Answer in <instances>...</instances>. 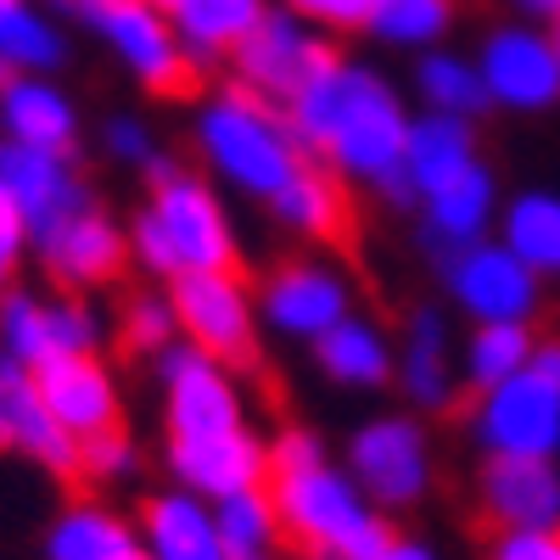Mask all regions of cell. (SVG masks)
<instances>
[{
	"mask_svg": "<svg viewBox=\"0 0 560 560\" xmlns=\"http://www.w3.org/2000/svg\"><path fill=\"white\" fill-rule=\"evenodd\" d=\"M140 549V533L124 510H113L102 493L68 499L51 527H45V560H129Z\"/></svg>",
	"mask_w": 560,
	"mask_h": 560,
	"instance_id": "obj_26",
	"label": "cell"
},
{
	"mask_svg": "<svg viewBox=\"0 0 560 560\" xmlns=\"http://www.w3.org/2000/svg\"><path fill=\"white\" fill-rule=\"evenodd\" d=\"M280 7H292L298 18H308L314 28H325L331 39H348V34L370 28V18H376L382 0H280Z\"/></svg>",
	"mask_w": 560,
	"mask_h": 560,
	"instance_id": "obj_36",
	"label": "cell"
},
{
	"mask_svg": "<svg viewBox=\"0 0 560 560\" xmlns=\"http://www.w3.org/2000/svg\"><path fill=\"white\" fill-rule=\"evenodd\" d=\"M533 325L527 319H488V325H471V337L459 348V382L465 393H488L499 387L504 376H516V370L533 359Z\"/></svg>",
	"mask_w": 560,
	"mask_h": 560,
	"instance_id": "obj_30",
	"label": "cell"
},
{
	"mask_svg": "<svg viewBox=\"0 0 560 560\" xmlns=\"http://www.w3.org/2000/svg\"><path fill=\"white\" fill-rule=\"evenodd\" d=\"M168 298H174V319H179L185 342L253 376L258 348H264V319H258V292L242 275V264L179 275V280H168Z\"/></svg>",
	"mask_w": 560,
	"mask_h": 560,
	"instance_id": "obj_10",
	"label": "cell"
},
{
	"mask_svg": "<svg viewBox=\"0 0 560 560\" xmlns=\"http://www.w3.org/2000/svg\"><path fill=\"white\" fill-rule=\"evenodd\" d=\"M23 258H28V242H23V236H7V230H0V298H7V292L18 287Z\"/></svg>",
	"mask_w": 560,
	"mask_h": 560,
	"instance_id": "obj_38",
	"label": "cell"
},
{
	"mask_svg": "<svg viewBox=\"0 0 560 560\" xmlns=\"http://www.w3.org/2000/svg\"><path fill=\"white\" fill-rule=\"evenodd\" d=\"M113 342L129 359H158L168 342H179V319H174L168 287H158V280H147V287H124V298L113 308Z\"/></svg>",
	"mask_w": 560,
	"mask_h": 560,
	"instance_id": "obj_32",
	"label": "cell"
},
{
	"mask_svg": "<svg viewBox=\"0 0 560 560\" xmlns=\"http://www.w3.org/2000/svg\"><path fill=\"white\" fill-rule=\"evenodd\" d=\"M0 140L45 152H79L84 118L79 102L57 84V73H18L0 84Z\"/></svg>",
	"mask_w": 560,
	"mask_h": 560,
	"instance_id": "obj_23",
	"label": "cell"
},
{
	"mask_svg": "<svg viewBox=\"0 0 560 560\" xmlns=\"http://www.w3.org/2000/svg\"><path fill=\"white\" fill-rule=\"evenodd\" d=\"M140 477V448L124 427H107L96 438L79 443V459H73V482L84 488H124Z\"/></svg>",
	"mask_w": 560,
	"mask_h": 560,
	"instance_id": "obj_34",
	"label": "cell"
},
{
	"mask_svg": "<svg viewBox=\"0 0 560 560\" xmlns=\"http://www.w3.org/2000/svg\"><path fill=\"white\" fill-rule=\"evenodd\" d=\"M124 224H129V264L147 280H158V287H168L179 275L242 264V236L219 185L179 158L147 174V197Z\"/></svg>",
	"mask_w": 560,
	"mask_h": 560,
	"instance_id": "obj_5",
	"label": "cell"
},
{
	"mask_svg": "<svg viewBox=\"0 0 560 560\" xmlns=\"http://www.w3.org/2000/svg\"><path fill=\"white\" fill-rule=\"evenodd\" d=\"M376 560H438V549H432V544H420V538H404V533H393V544H387Z\"/></svg>",
	"mask_w": 560,
	"mask_h": 560,
	"instance_id": "obj_39",
	"label": "cell"
},
{
	"mask_svg": "<svg viewBox=\"0 0 560 560\" xmlns=\"http://www.w3.org/2000/svg\"><path fill=\"white\" fill-rule=\"evenodd\" d=\"M113 342V314L90 292H62V287H18L0 298V348L18 353L28 370L68 359V353H107Z\"/></svg>",
	"mask_w": 560,
	"mask_h": 560,
	"instance_id": "obj_7",
	"label": "cell"
},
{
	"mask_svg": "<svg viewBox=\"0 0 560 560\" xmlns=\"http://www.w3.org/2000/svg\"><path fill=\"white\" fill-rule=\"evenodd\" d=\"M135 533H140V555H152V560H224L213 499L179 488V482L140 499Z\"/></svg>",
	"mask_w": 560,
	"mask_h": 560,
	"instance_id": "obj_22",
	"label": "cell"
},
{
	"mask_svg": "<svg viewBox=\"0 0 560 560\" xmlns=\"http://www.w3.org/2000/svg\"><path fill=\"white\" fill-rule=\"evenodd\" d=\"M102 158L147 179V174H158V168L168 163V147H163L158 129L140 118V113H113V118L102 124Z\"/></svg>",
	"mask_w": 560,
	"mask_h": 560,
	"instance_id": "obj_35",
	"label": "cell"
},
{
	"mask_svg": "<svg viewBox=\"0 0 560 560\" xmlns=\"http://www.w3.org/2000/svg\"><path fill=\"white\" fill-rule=\"evenodd\" d=\"M409 219H415V242L427 247L432 264L448 258V253H459V247H471V242H482L488 230H493V219H499L493 168L477 158L471 168H459L454 179L432 185V191L409 208Z\"/></svg>",
	"mask_w": 560,
	"mask_h": 560,
	"instance_id": "obj_19",
	"label": "cell"
},
{
	"mask_svg": "<svg viewBox=\"0 0 560 560\" xmlns=\"http://www.w3.org/2000/svg\"><path fill=\"white\" fill-rule=\"evenodd\" d=\"M51 7L68 28L96 39L147 96H197L202 90V73L191 68L158 0H51Z\"/></svg>",
	"mask_w": 560,
	"mask_h": 560,
	"instance_id": "obj_6",
	"label": "cell"
},
{
	"mask_svg": "<svg viewBox=\"0 0 560 560\" xmlns=\"http://www.w3.org/2000/svg\"><path fill=\"white\" fill-rule=\"evenodd\" d=\"M454 28V0H382L370 18V39H382L387 51H432Z\"/></svg>",
	"mask_w": 560,
	"mask_h": 560,
	"instance_id": "obj_33",
	"label": "cell"
},
{
	"mask_svg": "<svg viewBox=\"0 0 560 560\" xmlns=\"http://www.w3.org/2000/svg\"><path fill=\"white\" fill-rule=\"evenodd\" d=\"M68 62V23L51 0H0V84L18 73H57Z\"/></svg>",
	"mask_w": 560,
	"mask_h": 560,
	"instance_id": "obj_27",
	"label": "cell"
},
{
	"mask_svg": "<svg viewBox=\"0 0 560 560\" xmlns=\"http://www.w3.org/2000/svg\"><path fill=\"white\" fill-rule=\"evenodd\" d=\"M438 275H443L448 303L471 325H488V319H527L533 325L544 308V275L527 269L499 236H482L471 247L438 258Z\"/></svg>",
	"mask_w": 560,
	"mask_h": 560,
	"instance_id": "obj_14",
	"label": "cell"
},
{
	"mask_svg": "<svg viewBox=\"0 0 560 560\" xmlns=\"http://www.w3.org/2000/svg\"><path fill=\"white\" fill-rule=\"evenodd\" d=\"M269 0H158V12L174 23L185 57H191V68L208 79L224 73L230 51L247 39V28L264 18Z\"/></svg>",
	"mask_w": 560,
	"mask_h": 560,
	"instance_id": "obj_24",
	"label": "cell"
},
{
	"mask_svg": "<svg viewBox=\"0 0 560 560\" xmlns=\"http://www.w3.org/2000/svg\"><path fill=\"white\" fill-rule=\"evenodd\" d=\"M213 516H219L224 560H287L292 555L287 533H280L269 488H242V493L213 499Z\"/></svg>",
	"mask_w": 560,
	"mask_h": 560,
	"instance_id": "obj_29",
	"label": "cell"
},
{
	"mask_svg": "<svg viewBox=\"0 0 560 560\" xmlns=\"http://www.w3.org/2000/svg\"><path fill=\"white\" fill-rule=\"evenodd\" d=\"M549 45H555V62H560V23H549Z\"/></svg>",
	"mask_w": 560,
	"mask_h": 560,
	"instance_id": "obj_41",
	"label": "cell"
},
{
	"mask_svg": "<svg viewBox=\"0 0 560 560\" xmlns=\"http://www.w3.org/2000/svg\"><path fill=\"white\" fill-rule=\"evenodd\" d=\"M471 504L482 533L560 527V465L544 454H482Z\"/></svg>",
	"mask_w": 560,
	"mask_h": 560,
	"instance_id": "obj_15",
	"label": "cell"
},
{
	"mask_svg": "<svg viewBox=\"0 0 560 560\" xmlns=\"http://www.w3.org/2000/svg\"><path fill=\"white\" fill-rule=\"evenodd\" d=\"M129 560H152V555H140V549H135V555H129Z\"/></svg>",
	"mask_w": 560,
	"mask_h": 560,
	"instance_id": "obj_42",
	"label": "cell"
},
{
	"mask_svg": "<svg viewBox=\"0 0 560 560\" xmlns=\"http://www.w3.org/2000/svg\"><path fill=\"white\" fill-rule=\"evenodd\" d=\"M393 331L376 319L353 308L348 319H337L331 331L314 342V364L325 382H337L348 393H376V387H393Z\"/></svg>",
	"mask_w": 560,
	"mask_h": 560,
	"instance_id": "obj_25",
	"label": "cell"
},
{
	"mask_svg": "<svg viewBox=\"0 0 560 560\" xmlns=\"http://www.w3.org/2000/svg\"><path fill=\"white\" fill-rule=\"evenodd\" d=\"M477 163V124L471 118H454V113H409V135H404V163H398V185L387 208L409 213L432 185L454 179L459 168Z\"/></svg>",
	"mask_w": 560,
	"mask_h": 560,
	"instance_id": "obj_21",
	"label": "cell"
},
{
	"mask_svg": "<svg viewBox=\"0 0 560 560\" xmlns=\"http://www.w3.org/2000/svg\"><path fill=\"white\" fill-rule=\"evenodd\" d=\"M287 549L298 560H376L393 544L387 510L370 504L342 459L308 427L269 432V477H264Z\"/></svg>",
	"mask_w": 560,
	"mask_h": 560,
	"instance_id": "obj_3",
	"label": "cell"
},
{
	"mask_svg": "<svg viewBox=\"0 0 560 560\" xmlns=\"http://www.w3.org/2000/svg\"><path fill=\"white\" fill-rule=\"evenodd\" d=\"M34 382L45 393V409L57 415V427L84 443L107 427H124V387L118 370L107 364V353H68L34 370Z\"/></svg>",
	"mask_w": 560,
	"mask_h": 560,
	"instance_id": "obj_20",
	"label": "cell"
},
{
	"mask_svg": "<svg viewBox=\"0 0 560 560\" xmlns=\"http://www.w3.org/2000/svg\"><path fill=\"white\" fill-rule=\"evenodd\" d=\"M287 118L308 147V158H319L342 185L370 191L387 208L398 185V163H404L409 107H404V90L376 62L337 51L287 102Z\"/></svg>",
	"mask_w": 560,
	"mask_h": 560,
	"instance_id": "obj_2",
	"label": "cell"
},
{
	"mask_svg": "<svg viewBox=\"0 0 560 560\" xmlns=\"http://www.w3.org/2000/svg\"><path fill=\"white\" fill-rule=\"evenodd\" d=\"M331 57H337L331 34L314 28L308 18H298L292 7H280V0H269L264 18L247 28V39L230 51L219 79H236L242 90H253V96L287 107Z\"/></svg>",
	"mask_w": 560,
	"mask_h": 560,
	"instance_id": "obj_11",
	"label": "cell"
},
{
	"mask_svg": "<svg viewBox=\"0 0 560 560\" xmlns=\"http://www.w3.org/2000/svg\"><path fill=\"white\" fill-rule=\"evenodd\" d=\"M163 393V465L179 488L224 499L264 488L269 477V432H258L247 404V370L224 364L191 342H168L158 359Z\"/></svg>",
	"mask_w": 560,
	"mask_h": 560,
	"instance_id": "obj_1",
	"label": "cell"
},
{
	"mask_svg": "<svg viewBox=\"0 0 560 560\" xmlns=\"http://www.w3.org/2000/svg\"><path fill=\"white\" fill-rule=\"evenodd\" d=\"M0 454H18L51 477H73V459H79V443L45 409L34 370L7 348H0Z\"/></svg>",
	"mask_w": 560,
	"mask_h": 560,
	"instance_id": "obj_18",
	"label": "cell"
},
{
	"mask_svg": "<svg viewBox=\"0 0 560 560\" xmlns=\"http://www.w3.org/2000/svg\"><path fill=\"white\" fill-rule=\"evenodd\" d=\"M393 387L404 393V404L415 415H448L465 398L459 382V353L448 337V314L438 303H415L398 331H393Z\"/></svg>",
	"mask_w": 560,
	"mask_h": 560,
	"instance_id": "obj_16",
	"label": "cell"
},
{
	"mask_svg": "<svg viewBox=\"0 0 560 560\" xmlns=\"http://www.w3.org/2000/svg\"><path fill=\"white\" fill-rule=\"evenodd\" d=\"M488 560H560V527H527V533H493Z\"/></svg>",
	"mask_w": 560,
	"mask_h": 560,
	"instance_id": "obj_37",
	"label": "cell"
},
{
	"mask_svg": "<svg viewBox=\"0 0 560 560\" xmlns=\"http://www.w3.org/2000/svg\"><path fill=\"white\" fill-rule=\"evenodd\" d=\"M191 152L219 191H236L242 202L264 213L314 163L287 107L253 96L236 79H208L191 96Z\"/></svg>",
	"mask_w": 560,
	"mask_h": 560,
	"instance_id": "obj_4",
	"label": "cell"
},
{
	"mask_svg": "<svg viewBox=\"0 0 560 560\" xmlns=\"http://www.w3.org/2000/svg\"><path fill=\"white\" fill-rule=\"evenodd\" d=\"M415 102L427 107V113H454V118H482L493 107L488 96V84L477 73V57H459V51H443V45H432V51H420L415 57Z\"/></svg>",
	"mask_w": 560,
	"mask_h": 560,
	"instance_id": "obj_28",
	"label": "cell"
},
{
	"mask_svg": "<svg viewBox=\"0 0 560 560\" xmlns=\"http://www.w3.org/2000/svg\"><path fill=\"white\" fill-rule=\"evenodd\" d=\"M516 12L527 23H560V0H516Z\"/></svg>",
	"mask_w": 560,
	"mask_h": 560,
	"instance_id": "obj_40",
	"label": "cell"
},
{
	"mask_svg": "<svg viewBox=\"0 0 560 560\" xmlns=\"http://www.w3.org/2000/svg\"><path fill=\"white\" fill-rule=\"evenodd\" d=\"M499 242L516 253L544 280L560 275V197L555 191H522L499 208Z\"/></svg>",
	"mask_w": 560,
	"mask_h": 560,
	"instance_id": "obj_31",
	"label": "cell"
},
{
	"mask_svg": "<svg viewBox=\"0 0 560 560\" xmlns=\"http://www.w3.org/2000/svg\"><path fill=\"white\" fill-rule=\"evenodd\" d=\"M465 427L482 454H560V387L522 364L488 393H471L465 404Z\"/></svg>",
	"mask_w": 560,
	"mask_h": 560,
	"instance_id": "obj_13",
	"label": "cell"
},
{
	"mask_svg": "<svg viewBox=\"0 0 560 560\" xmlns=\"http://www.w3.org/2000/svg\"><path fill=\"white\" fill-rule=\"evenodd\" d=\"M253 292H258L264 331H275L280 342H303V348H314L337 319H348L359 308L353 275L331 258V247L280 258L264 280H253Z\"/></svg>",
	"mask_w": 560,
	"mask_h": 560,
	"instance_id": "obj_8",
	"label": "cell"
},
{
	"mask_svg": "<svg viewBox=\"0 0 560 560\" xmlns=\"http://www.w3.org/2000/svg\"><path fill=\"white\" fill-rule=\"evenodd\" d=\"M342 465L353 471V482L370 493L376 510H409L432 493L438 482V454H432V432L415 409H387L370 415L353 427Z\"/></svg>",
	"mask_w": 560,
	"mask_h": 560,
	"instance_id": "obj_9",
	"label": "cell"
},
{
	"mask_svg": "<svg viewBox=\"0 0 560 560\" xmlns=\"http://www.w3.org/2000/svg\"><path fill=\"white\" fill-rule=\"evenodd\" d=\"M477 73L488 84L493 107L510 113H544L560 102V62L555 45L538 23H499L482 34L477 51Z\"/></svg>",
	"mask_w": 560,
	"mask_h": 560,
	"instance_id": "obj_17",
	"label": "cell"
},
{
	"mask_svg": "<svg viewBox=\"0 0 560 560\" xmlns=\"http://www.w3.org/2000/svg\"><path fill=\"white\" fill-rule=\"evenodd\" d=\"M28 258L39 264V275L51 280V287L90 292V298L124 287L129 269H135L129 264V224L107 208V197L79 208L62 224H51L45 236H34L28 242Z\"/></svg>",
	"mask_w": 560,
	"mask_h": 560,
	"instance_id": "obj_12",
	"label": "cell"
}]
</instances>
